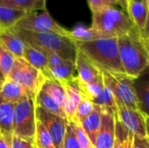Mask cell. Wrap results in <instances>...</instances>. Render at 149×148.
<instances>
[{
  "label": "cell",
  "instance_id": "cell-1",
  "mask_svg": "<svg viewBox=\"0 0 149 148\" xmlns=\"http://www.w3.org/2000/svg\"><path fill=\"white\" fill-rule=\"evenodd\" d=\"M120 60L124 72L138 79L148 67V38L134 27L128 33L117 38Z\"/></svg>",
  "mask_w": 149,
  "mask_h": 148
},
{
  "label": "cell",
  "instance_id": "cell-2",
  "mask_svg": "<svg viewBox=\"0 0 149 148\" xmlns=\"http://www.w3.org/2000/svg\"><path fill=\"white\" fill-rule=\"evenodd\" d=\"M74 43L77 49L85 54L100 71L124 72L120 60L117 38Z\"/></svg>",
  "mask_w": 149,
  "mask_h": 148
},
{
  "label": "cell",
  "instance_id": "cell-3",
  "mask_svg": "<svg viewBox=\"0 0 149 148\" xmlns=\"http://www.w3.org/2000/svg\"><path fill=\"white\" fill-rule=\"evenodd\" d=\"M24 43L44 51L54 52L61 58L75 61L77 47L72 39L65 35L48 32H32L11 29Z\"/></svg>",
  "mask_w": 149,
  "mask_h": 148
},
{
  "label": "cell",
  "instance_id": "cell-4",
  "mask_svg": "<svg viewBox=\"0 0 149 148\" xmlns=\"http://www.w3.org/2000/svg\"><path fill=\"white\" fill-rule=\"evenodd\" d=\"M91 27L103 38H119L131 31L135 26L127 12L108 7L93 13Z\"/></svg>",
  "mask_w": 149,
  "mask_h": 148
},
{
  "label": "cell",
  "instance_id": "cell-5",
  "mask_svg": "<svg viewBox=\"0 0 149 148\" xmlns=\"http://www.w3.org/2000/svg\"><path fill=\"white\" fill-rule=\"evenodd\" d=\"M101 72L104 85L111 90L115 100L131 109L141 110L135 90V79L124 72L107 71Z\"/></svg>",
  "mask_w": 149,
  "mask_h": 148
},
{
  "label": "cell",
  "instance_id": "cell-6",
  "mask_svg": "<svg viewBox=\"0 0 149 148\" xmlns=\"http://www.w3.org/2000/svg\"><path fill=\"white\" fill-rule=\"evenodd\" d=\"M35 107L34 98L31 95H26L15 104L12 135L33 143L36 127Z\"/></svg>",
  "mask_w": 149,
  "mask_h": 148
},
{
  "label": "cell",
  "instance_id": "cell-7",
  "mask_svg": "<svg viewBox=\"0 0 149 148\" xmlns=\"http://www.w3.org/2000/svg\"><path fill=\"white\" fill-rule=\"evenodd\" d=\"M32 32H48L57 33L68 37L69 31L58 24L52 17L49 14L48 10H43L40 13L31 12L24 17L13 27Z\"/></svg>",
  "mask_w": 149,
  "mask_h": 148
},
{
  "label": "cell",
  "instance_id": "cell-8",
  "mask_svg": "<svg viewBox=\"0 0 149 148\" xmlns=\"http://www.w3.org/2000/svg\"><path fill=\"white\" fill-rule=\"evenodd\" d=\"M115 113L122 125L133 134L142 138H148V115L141 110H134L127 107L117 100H115Z\"/></svg>",
  "mask_w": 149,
  "mask_h": 148
},
{
  "label": "cell",
  "instance_id": "cell-9",
  "mask_svg": "<svg viewBox=\"0 0 149 148\" xmlns=\"http://www.w3.org/2000/svg\"><path fill=\"white\" fill-rule=\"evenodd\" d=\"M40 72L28 64L23 58H16L13 67L6 79H9L23 87L34 98L38 87Z\"/></svg>",
  "mask_w": 149,
  "mask_h": 148
},
{
  "label": "cell",
  "instance_id": "cell-10",
  "mask_svg": "<svg viewBox=\"0 0 149 148\" xmlns=\"http://www.w3.org/2000/svg\"><path fill=\"white\" fill-rule=\"evenodd\" d=\"M36 119H38L45 127L47 132L52 137L53 144L56 148H62L63 140L67 126V120L50 113L43 108L35 107Z\"/></svg>",
  "mask_w": 149,
  "mask_h": 148
},
{
  "label": "cell",
  "instance_id": "cell-11",
  "mask_svg": "<svg viewBox=\"0 0 149 148\" xmlns=\"http://www.w3.org/2000/svg\"><path fill=\"white\" fill-rule=\"evenodd\" d=\"M113 111H102L101 125L93 147L113 148L115 136V121Z\"/></svg>",
  "mask_w": 149,
  "mask_h": 148
},
{
  "label": "cell",
  "instance_id": "cell-12",
  "mask_svg": "<svg viewBox=\"0 0 149 148\" xmlns=\"http://www.w3.org/2000/svg\"><path fill=\"white\" fill-rule=\"evenodd\" d=\"M64 92H65V105L64 111L66 116L67 121H72L78 105L79 104L83 94L79 88V85L76 79L62 82Z\"/></svg>",
  "mask_w": 149,
  "mask_h": 148
},
{
  "label": "cell",
  "instance_id": "cell-13",
  "mask_svg": "<svg viewBox=\"0 0 149 148\" xmlns=\"http://www.w3.org/2000/svg\"><path fill=\"white\" fill-rule=\"evenodd\" d=\"M148 13L149 10L141 0H131L127 5V14L130 20L147 38H148Z\"/></svg>",
  "mask_w": 149,
  "mask_h": 148
},
{
  "label": "cell",
  "instance_id": "cell-14",
  "mask_svg": "<svg viewBox=\"0 0 149 148\" xmlns=\"http://www.w3.org/2000/svg\"><path fill=\"white\" fill-rule=\"evenodd\" d=\"M74 63L77 72V76L75 79L79 85L90 82L101 73V71H100L90 61V59L78 49Z\"/></svg>",
  "mask_w": 149,
  "mask_h": 148
},
{
  "label": "cell",
  "instance_id": "cell-15",
  "mask_svg": "<svg viewBox=\"0 0 149 148\" xmlns=\"http://www.w3.org/2000/svg\"><path fill=\"white\" fill-rule=\"evenodd\" d=\"M26 95L31 94L24 87L9 79H5L1 85L0 99L2 102H10L16 104Z\"/></svg>",
  "mask_w": 149,
  "mask_h": 148
},
{
  "label": "cell",
  "instance_id": "cell-16",
  "mask_svg": "<svg viewBox=\"0 0 149 148\" xmlns=\"http://www.w3.org/2000/svg\"><path fill=\"white\" fill-rule=\"evenodd\" d=\"M23 58L28 64H30L31 66H33L35 69L40 72L43 75L49 77L48 60L46 56L40 50L25 43L24 53H23Z\"/></svg>",
  "mask_w": 149,
  "mask_h": 148
},
{
  "label": "cell",
  "instance_id": "cell-17",
  "mask_svg": "<svg viewBox=\"0 0 149 148\" xmlns=\"http://www.w3.org/2000/svg\"><path fill=\"white\" fill-rule=\"evenodd\" d=\"M0 42L15 58H23L25 43L11 30H0Z\"/></svg>",
  "mask_w": 149,
  "mask_h": 148
},
{
  "label": "cell",
  "instance_id": "cell-18",
  "mask_svg": "<svg viewBox=\"0 0 149 148\" xmlns=\"http://www.w3.org/2000/svg\"><path fill=\"white\" fill-rule=\"evenodd\" d=\"M49 78L58 81L59 83L71 80L77 76L75 63L72 60L64 59L59 65L48 68Z\"/></svg>",
  "mask_w": 149,
  "mask_h": 148
},
{
  "label": "cell",
  "instance_id": "cell-19",
  "mask_svg": "<svg viewBox=\"0 0 149 148\" xmlns=\"http://www.w3.org/2000/svg\"><path fill=\"white\" fill-rule=\"evenodd\" d=\"M35 106H39L46 112L66 119L64 109L41 87H38L35 96Z\"/></svg>",
  "mask_w": 149,
  "mask_h": 148
},
{
  "label": "cell",
  "instance_id": "cell-20",
  "mask_svg": "<svg viewBox=\"0 0 149 148\" xmlns=\"http://www.w3.org/2000/svg\"><path fill=\"white\" fill-rule=\"evenodd\" d=\"M0 6L23 10L27 13L47 10L46 0H0Z\"/></svg>",
  "mask_w": 149,
  "mask_h": 148
},
{
  "label": "cell",
  "instance_id": "cell-21",
  "mask_svg": "<svg viewBox=\"0 0 149 148\" xmlns=\"http://www.w3.org/2000/svg\"><path fill=\"white\" fill-rule=\"evenodd\" d=\"M101 113H102V110L99 106H94L93 112L83 122L80 123V126H82L83 130L86 133L87 137L89 138L93 145H94L97 134L100 128Z\"/></svg>",
  "mask_w": 149,
  "mask_h": 148
},
{
  "label": "cell",
  "instance_id": "cell-22",
  "mask_svg": "<svg viewBox=\"0 0 149 148\" xmlns=\"http://www.w3.org/2000/svg\"><path fill=\"white\" fill-rule=\"evenodd\" d=\"M27 14L23 10L0 6V30L12 29Z\"/></svg>",
  "mask_w": 149,
  "mask_h": 148
},
{
  "label": "cell",
  "instance_id": "cell-23",
  "mask_svg": "<svg viewBox=\"0 0 149 148\" xmlns=\"http://www.w3.org/2000/svg\"><path fill=\"white\" fill-rule=\"evenodd\" d=\"M15 104L10 102L0 103V131L1 133H11L14 118Z\"/></svg>",
  "mask_w": 149,
  "mask_h": 148
},
{
  "label": "cell",
  "instance_id": "cell-24",
  "mask_svg": "<svg viewBox=\"0 0 149 148\" xmlns=\"http://www.w3.org/2000/svg\"><path fill=\"white\" fill-rule=\"evenodd\" d=\"M115 121V136L113 148H129L134 134L130 133L119 120L116 113H114Z\"/></svg>",
  "mask_w": 149,
  "mask_h": 148
},
{
  "label": "cell",
  "instance_id": "cell-25",
  "mask_svg": "<svg viewBox=\"0 0 149 148\" xmlns=\"http://www.w3.org/2000/svg\"><path fill=\"white\" fill-rule=\"evenodd\" d=\"M104 87H105V85H104L102 72L100 75H98L96 78H94L93 80H91L90 82L85 85H79L83 97L87 99L89 101H92L93 99L97 98L103 92Z\"/></svg>",
  "mask_w": 149,
  "mask_h": 148
},
{
  "label": "cell",
  "instance_id": "cell-26",
  "mask_svg": "<svg viewBox=\"0 0 149 148\" xmlns=\"http://www.w3.org/2000/svg\"><path fill=\"white\" fill-rule=\"evenodd\" d=\"M68 37L74 42H87L105 38L92 27L86 28L84 25H77L72 31H69Z\"/></svg>",
  "mask_w": 149,
  "mask_h": 148
},
{
  "label": "cell",
  "instance_id": "cell-27",
  "mask_svg": "<svg viewBox=\"0 0 149 148\" xmlns=\"http://www.w3.org/2000/svg\"><path fill=\"white\" fill-rule=\"evenodd\" d=\"M33 145L35 148H56L51 135L44 126V125L36 119V127Z\"/></svg>",
  "mask_w": 149,
  "mask_h": 148
},
{
  "label": "cell",
  "instance_id": "cell-28",
  "mask_svg": "<svg viewBox=\"0 0 149 148\" xmlns=\"http://www.w3.org/2000/svg\"><path fill=\"white\" fill-rule=\"evenodd\" d=\"M94 106H99L102 111H113L116 112L115 99L111 90L105 85L103 92L94 99L91 101Z\"/></svg>",
  "mask_w": 149,
  "mask_h": 148
},
{
  "label": "cell",
  "instance_id": "cell-29",
  "mask_svg": "<svg viewBox=\"0 0 149 148\" xmlns=\"http://www.w3.org/2000/svg\"><path fill=\"white\" fill-rule=\"evenodd\" d=\"M16 58L0 42V72L6 78L11 71Z\"/></svg>",
  "mask_w": 149,
  "mask_h": 148
},
{
  "label": "cell",
  "instance_id": "cell-30",
  "mask_svg": "<svg viewBox=\"0 0 149 148\" xmlns=\"http://www.w3.org/2000/svg\"><path fill=\"white\" fill-rule=\"evenodd\" d=\"M93 110H94V105L91 101H89L87 99L83 97L76 108L74 119L72 121H75L80 124L93 112Z\"/></svg>",
  "mask_w": 149,
  "mask_h": 148
},
{
  "label": "cell",
  "instance_id": "cell-31",
  "mask_svg": "<svg viewBox=\"0 0 149 148\" xmlns=\"http://www.w3.org/2000/svg\"><path fill=\"white\" fill-rule=\"evenodd\" d=\"M136 93L139 100V105L141 110L148 115L149 108V83L148 80H145L143 82H141L139 84V86L136 87Z\"/></svg>",
  "mask_w": 149,
  "mask_h": 148
},
{
  "label": "cell",
  "instance_id": "cell-32",
  "mask_svg": "<svg viewBox=\"0 0 149 148\" xmlns=\"http://www.w3.org/2000/svg\"><path fill=\"white\" fill-rule=\"evenodd\" d=\"M62 148H81L80 144L77 139L76 133L70 122H68L66 126Z\"/></svg>",
  "mask_w": 149,
  "mask_h": 148
},
{
  "label": "cell",
  "instance_id": "cell-33",
  "mask_svg": "<svg viewBox=\"0 0 149 148\" xmlns=\"http://www.w3.org/2000/svg\"><path fill=\"white\" fill-rule=\"evenodd\" d=\"M70 123L72 126V128H73L75 133H76L77 139H78V140H79V142L80 144L81 148H94L93 145L90 141L89 138L87 137L86 133H85L82 126H80V124L78 123V122H75V121H70Z\"/></svg>",
  "mask_w": 149,
  "mask_h": 148
},
{
  "label": "cell",
  "instance_id": "cell-34",
  "mask_svg": "<svg viewBox=\"0 0 149 148\" xmlns=\"http://www.w3.org/2000/svg\"><path fill=\"white\" fill-rule=\"evenodd\" d=\"M92 13L97 12L108 7H115L118 4L116 0H86Z\"/></svg>",
  "mask_w": 149,
  "mask_h": 148
},
{
  "label": "cell",
  "instance_id": "cell-35",
  "mask_svg": "<svg viewBox=\"0 0 149 148\" xmlns=\"http://www.w3.org/2000/svg\"><path fill=\"white\" fill-rule=\"evenodd\" d=\"M10 148H35L33 143L24 139L19 138L16 135L11 137V145Z\"/></svg>",
  "mask_w": 149,
  "mask_h": 148
},
{
  "label": "cell",
  "instance_id": "cell-36",
  "mask_svg": "<svg viewBox=\"0 0 149 148\" xmlns=\"http://www.w3.org/2000/svg\"><path fill=\"white\" fill-rule=\"evenodd\" d=\"M129 148H149L148 138H142L134 134Z\"/></svg>",
  "mask_w": 149,
  "mask_h": 148
},
{
  "label": "cell",
  "instance_id": "cell-37",
  "mask_svg": "<svg viewBox=\"0 0 149 148\" xmlns=\"http://www.w3.org/2000/svg\"><path fill=\"white\" fill-rule=\"evenodd\" d=\"M11 133L0 134V148H10L11 145Z\"/></svg>",
  "mask_w": 149,
  "mask_h": 148
},
{
  "label": "cell",
  "instance_id": "cell-38",
  "mask_svg": "<svg viewBox=\"0 0 149 148\" xmlns=\"http://www.w3.org/2000/svg\"><path fill=\"white\" fill-rule=\"evenodd\" d=\"M116 1L118 2V4L121 6L122 10L127 12V0H116Z\"/></svg>",
  "mask_w": 149,
  "mask_h": 148
},
{
  "label": "cell",
  "instance_id": "cell-39",
  "mask_svg": "<svg viewBox=\"0 0 149 148\" xmlns=\"http://www.w3.org/2000/svg\"><path fill=\"white\" fill-rule=\"evenodd\" d=\"M141 3L149 10V0H141Z\"/></svg>",
  "mask_w": 149,
  "mask_h": 148
},
{
  "label": "cell",
  "instance_id": "cell-40",
  "mask_svg": "<svg viewBox=\"0 0 149 148\" xmlns=\"http://www.w3.org/2000/svg\"><path fill=\"white\" fill-rule=\"evenodd\" d=\"M5 79H6V78L4 77V75L0 72V82H2V83H3V82L5 80Z\"/></svg>",
  "mask_w": 149,
  "mask_h": 148
},
{
  "label": "cell",
  "instance_id": "cell-41",
  "mask_svg": "<svg viewBox=\"0 0 149 148\" xmlns=\"http://www.w3.org/2000/svg\"><path fill=\"white\" fill-rule=\"evenodd\" d=\"M131 0H127V5H128V3H129V2H130Z\"/></svg>",
  "mask_w": 149,
  "mask_h": 148
},
{
  "label": "cell",
  "instance_id": "cell-42",
  "mask_svg": "<svg viewBox=\"0 0 149 148\" xmlns=\"http://www.w3.org/2000/svg\"><path fill=\"white\" fill-rule=\"evenodd\" d=\"M1 85H2V84H1ZM1 85H0V88H1Z\"/></svg>",
  "mask_w": 149,
  "mask_h": 148
},
{
  "label": "cell",
  "instance_id": "cell-43",
  "mask_svg": "<svg viewBox=\"0 0 149 148\" xmlns=\"http://www.w3.org/2000/svg\"><path fill=\"white\" fill-rule=\"evenodd\" d=\"M1 84H2V82H0V85H1Z\"/></svg>",
  "mask_w": 149,
  "mask_h": 148
},
{
  "label": "cell",
  "instance_id": "cell-44",
  "mask_svg": "<svg viewBox=\"0 0 149 148\" xmlns=\"http://www.w3.org/2000/svg\"><path fill=\"white\" fill-rule=\"evenodd\" d=\"M0 134H1V131H0Z\"/></svg>",
  "mask_w": 149,
  "mask_h": 148
}]
</instances>
